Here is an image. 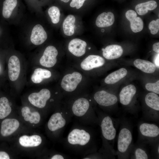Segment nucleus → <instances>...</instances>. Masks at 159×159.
<instances>
[{
    "label": "nucleus",
    "mask_w": 159,
    "mask_h": 159,
    "mask_svg": "<svg viewBox=\"0 0 159 159\" xmlns=\"http://www.w3.org/2000/svg\"><path fill=\"white\" fill-rule=\"evenodd\" d=\"M61 1L64 3H67L69 2L71 0H60Z\"/></svg>",
    "instance_id": "ea45409f"
},
{
    "label": "nucleus",
    "mask_w": 159,
    "mask_h": 159,
    "mask_svg": "<svg viewBox=\"0 0 159 159\" xmlns=\"http://www.w3.org/2000/svg\"><path fill=\"white\" fill-rule=\"evenodd\" d=\"M58 54L57 50L54 47L48 46L45 49L42 56L40 59V64L47 67H53L57 62L56 57Z\"/></svg>",
    "instance_id": "9d476101"
},
{
    "label": "nucleus",
    "mask_w": 159,
    "mask_h": 159,
    "mask_svg": "<svg viewBox=\"0 0 159 159\" xmlns=\"http://www.w3.org/2000/svg\"><path fill=\"white\" fill-rule=\"evenodd\" d=\"M51 72L49 70L40 68L35 69L31 77L32 81L35 83H39L45 79L51 77Z\"/></svg>",
    "instance_id": "bb28decb"
},
{
    "label": "nucleus",
    "mask_w": 159,
    "mask_h": 159,
    "mask_svg": "<svg viewBox=\"0 0 159 159\" xmlns=\"http://www.w3.org/2000/svg\"><path fill=\"white\" fill-rule=\"evenodd\" d=\"M71 1L69 4L70 6L79 9L82 7L85 2L87 0H71Z\"/></svg>",
    "instance_id": "72a5a7b5"
},
{
    "label": "nucleus",
    "mask_w": 159,
    "mask_h": 159,
    "mask_svg": "<svg viewBox=\"0 0 159 159\" xmlns=\"http://www.w3.org/2000/svg\"><path fill=\"white\" fill-rule=\"evenodd\" d=\"M42 141V137L38 135H24L19 137L18 143L20 146L23 148H32L40 146Z\"/></svg>",
    "instance_id": "f8f14e48"
},
{
    "label": "nucleus",
    "mask_w": 159,
    "mask_h": 159,
    "mask_svg": "<svg viewBox=\"0 0 159 159\" xmlns=\"http://www.w3.org/2000/svg\"><path fill=\"white\" fill-rule=\"evenodd\" d=\"M127 74V71L126 69L121 68L107 76L105 79V82L108 84H114L125 77Z\"/></svg>",
    "instance_id": "b1692460"
},
{
    "label": "nucleus",
    "mask_w": 159,
    "mask_h": 159,
    "mask_svg": "<svg viewBox=\"0 0 159 159\" xmlns=\"http://www.w3.org/2000/svg\"><path fill=\"white\" fill-rule=\"evenodd\" d=\"M94 98L99 105L105 107L113 106L118 101L116 95L104 90L96 92L94 95Z\"/></svg>",
    "instance_id": "1a4fd4ad"
},
{
    "label": "nucleus",
    "mask_w": 159,
    "mask_h": 159,
    "mask_svg": "<svg viewBox=\"0 0 159 159\" xmlns=\"http://www.w3.org/2000/svg\"><path fill=\"white\" fill-rule=\"evenodd\" d=\"M134 66L143 72L147 73H152L155 72V65L152 62L145 60L137 59L134 62Z\"/></svg>",
    "instance_id": "5701e85b"
},
{
    "label": "nucleus",
    "mask_w": 159,
    "mask_h": 159,
    "mask_svg": "<svg viewBox=\"0 0 159 159\" xmlns=\"http://www.w3.org/2000/svg\"><path fill=\"white\" fill-rule=\"evenodd\" d=\"M11 158L8 153L4 151H0V159H9Z\"/></svg>",
    "instance_id": "c9c22d12"
},
{
    "label": "nucleus",
    "mask_w": 159,
    "mask_h": 159,
    "mask_svg": "<svg viewBox=\"0 0 159 159\" xmlns=\"http://www.w3.org/2000/svg\"><path fill=\"white\" fill-rule=\"evenodd\" d=\"M145 87L147 90L159 94V80H158L155 83H147L145 85Z\"/></svg>",
    "instance_id": "2f4dec72"
},
{
    "label": "nucleus",
    "mask_w": 159,
    "mask_h": 159,
    "mask_svg": "<svg viewBox=\"0 0 159 159\" xmlns=\"http://www.w3.org/2000/svg\"><path fill=\"white\" fill-rule=\"evenodd\" d=\"M82 79V75L77 72L67 74L62 78L61 86L65 91L72 92L75 90Z\"/></svg>",
    "instance_id": "6e6552de"
},
{
    "label": "nucleus",
    "mask_w": 159,
    "mask_h": 159,
    "mask_svg": "<svg viewBox=\"0 0 159 159\" xmlns=\"http://www.w3.org/2000/svg\"><path fill=\"white\" fill-rule=\"evenodd\" d=\"M8 75L10 80L12 81L18 78L20 71V62L16 56H11L9 58L8 64Z\"/></svg>",
    "instance_id": "f3484780"
},
{
    "label": "nucleus",
    "mask_w": 159,
    "mask_h": 159,
    "mask_svg": "<svg viewBox=\"0 0 159 159\" xmlns=\"http://www.w3.org/2000/svg\"><path fill=\"white\" fill-rule=\"evenodd\" d=\"M66 121L62 114L57 112L53 114L49 118L47 124L49 130L54 132L64 126Z\"/></svg>",
    "instance_id": "dca6fc26"
},
{
    "label": "nucleus",
    "mask_w": 159,
    "mask_h": 159,
    "mask_svg": "<svg viewBox=\"0 0 159 159\" xmlns=\"http://www.w3.org/2000/svg\"><path fill=\"white\" fill-rule=\"evenodd\" d=\"M139 143L153 145L159 141V128L156 124L141 122L138 125Z\"/></svg>",
    "instance_id": "7ed1b4c3"
},
{
    "label": "nucleus",
    "mask_w": 159,
    "mask_h": 159,
    "mask_svg": "<svg viewBox=\"0 0 159 159\" xmlns=\"http://www.w3.org/2000/svg\"><path fill=\"white\" fill-rule=\"evenodd\" d=\"M75 18L73 15H68L63 23L62 26L64 34L67 36H71L74 33Z\"/></svg>",
    "instance_id": "a878e982"
},
{
    "label": "nucleus",
    "mask_w": 159,
    "mask_h": 159,
    "mask_svg": "<svg viewBox=\"0 0 159 159\" xmlns=\"http://www.w3.org/2000/svg\"><path fill=\"white\" fill-rule=\"evenodd\" d=\"M125 15L127 19L129 21L137 17V13L132 10L127 11L125 13Z\"/></svg>",
    "instance_id": "f704fd0d"
},
{
    "label": "nucleus",
    "mask_w": 159,
    "mask_h": 159,
    "mask_svg": "<svg viewBox=\"0 0 159 159\" xmlns=\"http://www.w3.org/2000/svg\"><path fill=\"white\" fill-rule=\"evenodd\" d=\"M158 6L157 2L154 0H150L137 4L135 10L139 15L145 14L148 11L155 9Z\"/></svg>",
    "instance_id": "393cba45"
},
{
    "label": "nucleus",
    "mask_w": 159,
    "mask_h": 159,
    "mask_svg": "<svg viewBox=\"0 0 159 159\" xmlns=\"http://www.w3.org/2000/svg\"><path fill=\"white\" fill-rule=\"evenodd\" d=\"M50 91L47 89H43L38 92L31 94L28 97L29 102L34 106L39 108H43L46 106L50 98Z\"/></svg>",
    "instance_id": "0eeeda50"
},
{
    "label": "nucleus",
    "mask_w": 159,
    "mask_h": 159,
    "mask_svg": "<svg viewBox=\"0 0 159 159\" xmlns=\"http://www.w3.org/2000/svg\"><path fill=\"white\" fill-rule=\"evenodd\" d=\"M17 0H5L3 3L2 15L6 18H9L12 11L16 6Z\"/></svg>",
    "instance_id": "c85d7f7f"
},
{
    "label": "nucleus",
    "mask_w": 159,
    "mask_h": 159,
    "mask_svg": "<svg viewBox=\"0 0 159 159\" xmlns=\"http://www.w3.org/2000/svg\"><path fill=\"white\" fill-rule=\"evenodd\" d=\"M12 108L9 100L5 97L0 98V120L7 118L11 113Z\"/></svg>",
    "instance_id": "cd10ccee"
},
{
    "label": "nucleus",
    "mask_w": 159,
    "mask_h": 159,
    "mask_svg": "<svg viewBox=\"0 0 159 159\" xmlns=\"http://www.w3.org/2000/svg\"><path fill=\"white\" fill-rule=\"evenodd\" d=\"M20 114L23 120L29 125H37L41 120L40 113L37 111H31L27 106L21 108Z\"/></svg>",
    "instance_id": "4468645a"
},
{
    "label": "nucleus",
    "mask_w": 159,
    "mask_h": 159,
    "mask_svg": "<svg viewBox=\"0 0 159 159\" xmlns=\"http://www.w3.org/2000/svg\"><path fill=\"white\" fill-rule=\"evenodd\" d=\"M91 139L90 134L83 129L76 128L70 132L67 137L68 142L71 145L84 146Z\"/></svg>",
    "instance_id": "423d86ee"
},
{
    "label": "nucleus",
    "mask_w": 159,
    "mask_h": 159,
    "mask_svg": "<svg viewBox=\"0 0 159 159\" xmlns=\"http://www.w3.org/2000/svg\"><path fill=\"white\" fill-rule=\"evenodd\" d=\"M144 144L139 143L134 145L131 151L130 158L134 159H147L149 155L146 149L143 146Z\"/></svg>",
    "instance_id": "4be33fe9"
},
{
    "label": "nucleus",
    "mask_w": 159,
    "mask_h": 159,
    "mask_svg": "<svg viewBox=\"0 0 159 159\" xmlns=\"http://www.w3.org/2000/svg\"><path fill=\"white\" fill-rule=\"evenodd\" d=\"M117 141L116 155L118 159H128L134 145L132 127L127 120H122Z\"/></svg>",
    "instance_id": "f257e3e1"
},
{
    "label": "nucleus",
    "mask_w": 159,
    "mask_h": 159,
    "mask_svg": "<svg viewBox=\"0 0 159 159\" xmlns=\"http://www.w3.org/2000/svg\"><path fill=\"white\" fill-rule=\"evenodd\" d=\"M105 63V59L101 57L91 55L88 56L82 62L80 66L82 69L90 70L102 66Z\"/></svg>",
    "instance_id": "ddd939ff"
},
{
    "label": "nucleus",
    "mask_w": 159,
    "mask_h": 159,
    "mask_svg": "<svg viewBox=\"0 0 159 159\" xmlns=\"http://www.w3.org/2000/svg\"><path fill=\"white\" fill-rule=\"evenodd\" d=\"M148 27L151 34H156L159 30V19H157L156 21L153 20L151 21L149 24Z\"/></svg>",
    "instance_id": "473e14b6"
},
{
    "label": "nucleus",
    "mask_w": 159,
    "mask_h": 159,
    "mask_svg": "<svg viewBox=\"0 0 159 159\" xmlns=\"http://www.w3.org/2000/svg\"><path fill=\"white\" fill-rule=\"evenodd\" d=\"M20 126L21 123L18 119L6 118L1 123L0 134L3 137L10 136L18 131Z\"/></svg>",
    "instance_id": "39448f33"
},
{
    "label": "nucleus",
    "mask_w": 159,
    "mask_h": 159,
    "mask_svg": "<svg viewBox=\"0 0 159 159\" xmlns=\"http://www.w3.org/2000/svg\"><path fill=\"white\" fill-rule=\"evenodd\" d=\"M136 92L137 90L135 86L133 85L130 84L123 88L120 93V102L123 105L127 107V108L129 107V112L130 107L132 103Z\"/></svg>",
    "instance_id": "9b49d317"
},
{
    "label": "nucleus",
    "mask_w": 159,
    "mask_h": 159,
    "mask_svg": "<svg viewBox=\"0 0 159 159\" xmlns=\"http://www.w3.org/2000/svg\"><path fill=\"white\" fill-rule=\"evenodd\" d=\"M145 107L143 111L144 119L158 122L159 119V97L153 92L148 93L144 98Z\"/></svg>",
    "instance_id": "20e7f679"
},
{
    "label": "nucleus",
    "mask_w": 159,
    "mask_h": 159,
    "mask_svg": "<svg viewBox=\"0 0 159 159\" xmlns=\"http://www.w3.org/2000/svg\"><path fill=\"white\" fill-rule=\"evenodd\" d=\"M154 62L155 64L156 65L159 67V54L157 55V56L156 57H155V60H154Z\"/></svg>",
    "instance_id": "58836bf2"
},
{
    "label": "nucleus",
    "mask_w": 159,
    "mask_h": 159,
    "mask_svg": "<svg viewBox=\"0 0 159 159\" xmlns=\"http://www.w3.org/2000/svg\"><path fill=\"white\" fill-rule=\"evenodd\" d=\"M86 42L81 39L75 38L69 42L68 46L69 51L74 55L78 57L83 55L86 52Z\"/></svg>",
    "instance_id": "2eb2a0df"
},
{
    "label": "nucleus",
    "mask_w": 159,
    "mask_h": 159,
    "mask_svg": "<svg viewBox=\"0 0 159 159\" xmlns=\"http://www.w3.org/2000/svg\"><path fill=\"white\" fill-rule=\"evenodd\" d=\"M114 21L115 16L112 13L104 12L98 16L96 20L95 24L99 27H105L112 25Z\"/></svg>",
    "instance_id": "412c9836"
},
{
    "label": "nucleus",
    "mask_w": 159,
    "mask_h": 159,
    "mask_svg": "<svg viewBox=\"0 0 159 159\" xmlns=\"http://www.w3.org/2000/svg\"><path fill=\"white\" fill-rule=\"evenodd\" d=\"M153 51L159 53V42L154 43L153 46Z\"/></svg>",
    "instance_id": "e433bc0d"
},
{
    "label": "nucleus",
    "mask_w": 159,
    "mask_h": 159,
    "mask_svg": "<svg viewBox=\"0 0 159 159\" xmlns=\"http://www.w3.org/2000/svg\"><path fill=\"white\" fill-rule=\"evenodd\" d=\"M89 107L90 103L88 100L84 98H80L74 102L72 107V111L74 115L80 117L86 113Z\"/></svg>",
    "instance_id": "6ab92c4d"
},
{
    "label": "nucleus",
    "mask_w": 159,
    "mask_h": 159,
    "mask_svg": "<svg viewBox=\"0 0 159 159\" xmlns=\"http://www.w3.org/2000/svg\"><path fill=\"white\" fill-rule=\"evenodd\" d=\"M130 28L132 31L137 33L141 31L143 28V22L142 19L139 17H137L130 21Z\"/></svg>",
    "instance_id": "c756f323"
},
{
    "label": "nucleus",
    "mask_w": 159,
    "mask_h": 159,
    "mask_svg": "<svg viewBox=\"0 0 159 159\" xmlns=\"http://www.w3.org/2000/svg\"><path fill=\"white\" fill-rule=\"evenodd\" d=\"M50 158L51 159H63L64 158L61 155L55 154L52 156Z\"/></svg>",
    "instance_id": "4c0bfd02"
},
{
    "label": "nucleus",
    "mask_w": 159,
    "mask_h": 159,
    "mask_svg": "<svg viewBox=\"0 0 159 159\" xmlns=\"http://www.w3.org/2000/svg\"><path fill=\"white\" fill-rule=\"evenodd\" d=\"M102 50L103 57L109 60L118 58L122 55L123 53L122 47L117 44L108 45L105 49H102Z\"/></svg>",
    "instance_id": "aec40b11"
},
{
    "label": "nucleus",
    "mask_w": 159,
    "mask_h": 159,
    "mask_svg": "<svg viewBox=\"0 0 159 159\" xmlns=\"http://www.w3.org/2000/svg\"><path fill=\"white\" fill-rule=\"evenodd\" d=\"M47 34L42 26L36 25L33 28L30 37L31 42L35 45L43 43L47 39Z\"/></svg>",
    "instance_id": "a211bd4d"
},
{
    "label": "nucleus",
    "mask_w": 159,
    "mask_h": 159,
    "mask_svg": "<svg viewBox=\"0 0 159 159\" xmlns=\"http://www.w3.org/2000/svg\"><path fill=\"white\" fill-rule=\"evenodd\" d=\"M116 125L113 118L107 115L103 117L101 121V132L106 142V149L108 154L112 158L116 155L113 148L117 132Z\"/></svg>",
    "instance_id": "f03ea898"
},
{
    "label": "nucleus",
    "mask_w": 159,
    "mask_h": 159,
    "mask_svg": "<svg viewBox=\"0 0 159 159\" xmlns=\"http://www.w3.org/2000/svg\"></svg>",
    "instance_id": "a19ab883"
},
{
    "label": "nucleus",
    "mask_w": 159,
    "mask_h": 159,
    "mask_svg": "<svg viewBox=\"0 0 159 159\" xmlns=\"http://www.w3.org/2000/svg\"><path fill=\"white\" fill-rule=\"evenodd\" d=\"M48 12L53 23L56 24L59 22L60 13L58 7L55 6H52L49 8Z\"/></svg>",
    "instance_id": "7c9ffc66"
}]
</instances>
